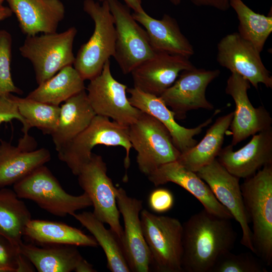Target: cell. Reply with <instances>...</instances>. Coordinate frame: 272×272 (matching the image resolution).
Wrapping results in <instances>:
<instances>
[{
    "mask_svg": "<svg viewBox=\"0 0 272 272\" xmlns=\"http://www.w3.org/2000/svg\"><path fill=\"white\" fill-rule=\"evenodd\" d=\"M194 67L187 57L155 52L137 66L130 74L134 87L160 96L173 84L181 72Z\"/></svg>",
    "mask_w": 272,
    "mask_h": 272,
    "instance_id": "ac0fdd59",
    "label": "cell"
},
{
    "mask_svg": "<svg viewBox=\"0 0 272 272\" xmlns=\"http://www.w3.org/2000/svg\"><path fill=\"white\" fill-rule=\"evenodd\" d=\"M31 220L29 209L14 190L0 188V235L20 248L25 227Z\"/></svg>",
    "mask_w": 272,
    "mask_h": 272,
    "instance_id": "f546056e",
    "label": "cell"
},
{
    "mask_svg": "<svg viewBox=\"0 0 272 272\" xmlns=\"http://www.w3.org/2000/svg\"><path fill=\"white\" fill-rule=\"evenodd\" d=\"M20 252L39 272H71L83 258L76 246L46 245L37 247L23 242Z\"/></svg>",
    "mask_w": 272,
    "mask_h": 272,
    "instance_id": "484cf974",
    "label": "cell"
},
{
    "mask_svg": "<svg viewBox=\"0 0 272 272\" xmlns=\"http://www.w3.org/2000/svg\"><path fill=\"white\" fill-rule=\"evenodd\" d=\"M0 272H2V270L0 269Z\"/></svg>",
    "mask_w": 272,
    "mask_h": 272,
    "instance_id": "f6af8a7d",
    "label": "cell"
},
{
    "mask_svg": "<svg viewBox=\"0 0 272 272\" xmlns=\"http://www.w3.org/2000/svg\"><path fill=\"white\" fill-rule=\"evenodd\" d=\"M245 208L252 224L254 254L272 264V164L266 165L240 185Z\"/></svg>",
    "mask_w": 272,
    "mask_h": 272,
    "instance_id": "7a4b0ae2",
    "label": "cell"
},
{
    "mask_svg": "<svg viewBox=\"0 0 272 272\" xmlns=\"http://www.w3.org/2000/svg\"><path fill=\"white\" fill-rule=\"evenodd\" d=\"M83 9L93 20L94 29L89 40L78 50L73 65L85 81L99 75L106 62L113 56L116 34L106 0L101 5L93 0H85Z\"/></svg>",
    "mask_w": 272,
    "mask_h": 272,
    "instance_id": "3957f363",
    "label": "cell"
},
{
    "mask_svg": "<svg viewBox=\"0 0 272 272\" xmlns=\"http://www.w3.org/2000/svg\"><path fill=\"white\" fill-rule=\"evenodd\" d=\"M77 33V29L71 27L60 33L26 36L19 51L31 62L38 85L62 68L73 65L75 56L73 47Z\"/></svg>",
    "mask_w": 272,
    "mask_h": 272,
    "instance_id": "52a82bcc",
    "label": "cell"
},
{
    "mask_svg": "<svg viewBox=\"0 0 272 272\" xmlns=\"http://www.w3.org/2000/svg\"><path fill=\"white\" fill-rule=\"evenodd\" d=\"M98 1H100V2H103V1H105V0H98Z\"/></svg>",
    "mask_w": 272,
    "mask_h": 272,
    "instance_id": "ee69618b",
    "label": "cell"
},
{
    "mask_svg": "<svg viewBox=\"0 0 272 272\" xmlns=\"http://www.w3.org/2000/svg\"><path fill=\"white\" fill-rule=\"evenodd\" d=\"M12 38L5 30H0V97L23 94L14 84L11 74Z\"/></svg>",
    "mask_w": 272,
    "mask_h": 272,
    "instance_id": "836d02e7",
    "label": "cell"
},
{
    "mask_svg": "<svg viewBox=\"0 0 272 272\" xmlns=\"http://www.w3.org/2000/svg\"><path fill=\"white\" fill-rule=\"evenodd\" d=\"M12 94L0 97V124L16 119L25 126V121L21 115L17 104L12 97Z\"/></svg>",
    "mask_w": 272,
    "mask_h": 272,
    "instance_id": "8d00e7d4",
    "label": "cell"
},
{
    "mask_svg": "<svg viewBox=\"0 0 272 272\" xmlns=\"http://www.w3.org/2000/svg\"><path fill=\"white\" fill-rule=\"evenodd\" d=\"M126 6L132 9L134 12H141L144 11L142 7V0H123Z\"/></svg>",
    "mask_w": 272,
    "mask_h": 272,
    "instance_id": "ab89813d",
    "label": "cell"
},
{
    "mask_svg": "<svg viewBox=\"0 0 272 272\" xmlns=\"http://www.w3.org/2000/svg\"><path fill=\"white\" fill-rule=\"evenodd\" d=\"M76 272H95L96 270L93 265L82 258L76 267L75 270Z\"/></svg>",
    "mask_w": 272,
    "mask_h": 272,
    "instance_id": "f35d334b",
    "label": "cell"
},
{
    "mask_svg": "<svg viewBox=\"0 0 272 272\" xmlns=\"http://www.w3.org/2000/svg\"><path fill=\"white\" fill-rule=\"evenodd\" d=\"M196 173L208 185L216 199L230 213L233 219L239 224L242 231L240 243L254 254L250 221L239 178L229 172L217 158Z\"/></svg>",
    "mask_w": 272,
    "mask_h": 272,
    "instance_id": "7c38bea8",
    "label": "cell"
},
{
    "mask_svg": "<svg viewBox=\"0 0 272 272\" xmlns=\"http://www.w3.org/2000/svg\"><path fill=\"white\" fill-rule=\"evenodd\" d=\"M229 0H191L198 7H210L221 11H226L230 8Z\"/></svg>",
    "mask_w": 272,
    "mask_h": 272,
    "instance_id": "74e56055",
    "label": "cell"
},
{
    "mask_svg": "<svg viewBox=\"0 0 272 272\" xmlns=\"http://www.w3.org/2000/svg\"><path fill=\"white\" fill-rule=\"evenodd\" d=\"M13 13L9 7L0 6V22L11 17Z\"/></svg>",
    "mask_w": 272,
    "mask_h": 272,
    "instance_id": "60d3db41",
    "label": "cell"
},
{
    "mask_svg": "<svg viewBox=\"0 0 272 272\" xmlns=\"http://www.w3.org/2000/svg\"><path fill=\"white\" fill-rule=\"evenodd\" d=\"M148 177L156 186L174 183L193 195L209 213L221 218L233 219L230 213L216 199L208 185L196 172L187 169L177 160L160 166Z\"/></svg>",
    "mask_w": 272,
    "mask_h": 272,
    "instance_id": "44dd1931",
    "label": "cell"
},
{
    "mask_svg": "<svg viewBox=\"0 0 272 272\" xmlns=\"http://www.w3.org/2000/svg\"><path fill=\"white\" fill-rule=\"evenodd\" d=\"M131 147L137 152L140 171L149 175L160 166L176 161L181 153L174 146L167 128L158 119L142 111L128 126Z\"/></svg>",
    "mask_w": 272,
    "mask_h": 272,
    "instance_id": "ba28073f",
    "label": "cell"
},
{
    "mask_svg": "<svg viewBox=\"0 0 272 272\" xmlns=\"http://www.w3.org/2000/svg\"><path fill=\"white\" fill-rule=\"evenodd\" d=\"M72 216L92 234L102 248L106 256L107 268L111 271H130L121 242L111 229H106L92 212L76 213Z\"/></svg>",
    "mask_w": 272,
    "mask_h": 272,
    "instance_id": "f1b7e54d",
    "label": "cell"
},
{
    "mask_svg": "<svg viewBox=\"0 0 272 272\" xmlns=\"http://www.w3.org/2000/svg\"><path fill=\"white\" fill-rule=\"evenodd\" d=\"M24 236L34 243L43 245H69L92 247L98 246L93 236L56 221L31 219L25 227Z\"/></svg>",
    "mask_w": 272,
    "mask_h": 272,
    "instance_id": "d4e9b609",
    "label": "cell"
},
{
    "mask_svg": "<svg viewBox=\"0 0 272 272\" xmlns=\"http://www.w3.org/2000/svg\"><path fill=\"white\" fill-rule=\"evenodd\" d=\"M170 1L172 4H173L175 5H178L181 2V0H170Z\"/></svg>",
    "mask_w": 272,
    "mask_h": 272,
    "instance_id": "b9f144b4",
    "label": "cell"
},
{
    "mask_svg": "<svg viewBox=\"0 0 272 272\" xmlns=\"http://www.w3.org/2000/svg\"><path fill=\"white\" fill-rule=\"evenodd\" d=\"M96 115L85 90L65 101L60 107L57 127L51 135L57 152L83 131Z\"/></svg>",
    "mask_w": 272,
    "mask_h": 272,
    "instance_id": "cb8c5ba5",
    "label": "cell"
},
{
    "mask_svg": "<svg viewBox=\"0 0 272 272\" xmlns=\"http://www.w3.org/2000/svg\"><path fill=\"white\" fill-rule=\"evenodd\" d=\"M77 176L80 186L91 200L93 214L102 222L109 225L121 242L123 229L116 202V187L107 175L106 164L102 157L92 153Z\"/></svg>",
    "mask_w": 272,
    "mask_h": 272,
    "instance_id": "9c48e42d",
    "label": "cell"
},
{
    "mask_svg": "<svg viewBox=\"0 0 272 272\" xmlns=\"http://www.w3.org/2000/svg\"><path fill=\"white\" fill-rule=\"evenodd\" d=\"M37 143L24 133L18 145L0 140V188L13 185L51 159L47 149H35Z\"/></svg>",
    "mask_w": 272,
    "mask_h": 272,
    "instance_id": "e0dca14e",
    "label": "cell"
},
{
    "mask_svg": "<svg viewBox=\"0 0 272 272\" xmlns=\"http://www.w3.org/2000/svg\"><path fill=\"white\" fill-rule=\"evenodd\" d=\"M26 36L56 32L64 16L60 0H6Z\"/></svg>",
    "mask_w": 272,
    "mask_h": 272,
    "instance_id": "7402d4cb",
    "label": "cell"
},
{
    "mask_svg": "<svg viewBox=\"0 0 272 272\" xmlns=\"http://www.w3.org/2000/svg\"><path fill=\"white\" fill-rule=\"evenodd\" d=\"M85 89L84 80L73 65H69L38 85L26 97L50 105L59 106Z\"/></svg>",
    "mask_w": 272,
    "mask_h": 272,
    "instance_id": "83f0119b",
    "label": "cell"
},
{
    "mask_svg": "<svg viewBox=\"0 0 272 272\" xmlns=\"http://www.w3.org/2000/svg\"><path fill=\"white\" fill-rule=\"evenodd\" d=\"M220 74L219 70H207L195 67L180 73L173 84L160 97L175 113V119H183L192 110H213L214 105L206 97L208 85Z\"/></svg>",
    "mask_w": 272,
    "mask_h": 272,
    "instance_id": "5bb4252c",
    "label": "cell"
},
{
    "mask_svg": "<svg viewBox=\"0 0 272 272\" xmlns=\"http://www.w3.org/2000/svg\"><path fill=\"white\" fill-rule=\"evenodd\" d=\"M263 262L250 252L228 251L217 261L211 272H267Z\"/></svg>",
    "mask_w": 272,
    "mask_h": 272,
    "instance_id": "d6a6232c",
    "label": "cell"
},
{
    "mask_svg": "<svg viewBox=\"0 0 272 272\" xmlns=\"http://www.w3.org/2000/svg\"><path fill=\"white\" fill-rule=\"evenodd\" d=\"M229 2L239 22L238 34L261 52L272 32V16L255 13L242 0H229Z\"/></svg>",
    "mask_w": 272,
    "mask_h": 272,
    "instance_id": "4dcf8cb0",
    "label": "cell"
},
{
    "mask_svg": "<svg viewBox=\"0 0 272 272\" xmlns=\"http://www.w3.org/2000/svg\"><path fill=\"white\" fill-rule=\"evenodd\" d=\"M148 201L149 207L152 211L161 214L166 213L172 208L174 198L169 189L159 188L150 193Z\"/></svg>",
    "mask_w": 272,
    "mask_h": 272,
    "instance_id": "d590c367",
    "label": "cell"
},
{
    "mask_svg": "<svg viewBox=\"0 0 272 272\" xmlns=\"http://www.w3.org/2000/svg\"><path fill=\"white\" fill-rule=\"evenodd\" d=\"M260 53L251 43L234 32L226 35L218 43L217 60L231 73L247 80L255 89L259 83L272 88V77Z\"/></svg>",
    "mask_w": 272,
    "mask_h": 272,
    "instance_id": "4fadbf2b",
    "label": "cell"
},
{
    "mask_svg": "<svg viewBox=\"0 0 272 272\" xmlns=\"http://www.w3.org/2000/svg\"><path fill=\"white\" fill-rule=\"evenodd\" d=\"M6 0H0V6L3 5V2Z\"/></svg>",
    "mask_w": 272,
    "mask_h": 272,
    "instance_id": "7bdbcfd3",
    "label": "cell"
},
{
    "mask_svg": "<svg viewBox=\"0 0 272 272\" xmlns=\"http://www.w3.org/2000/svg\"><path fill=\"white\" fill-rule=\"evenodd\" d=\"M233 116L231 112L218 117L207 130L203 139L186 152L181 153L177 161L187 169L196 172L216 159Z\"/></svg>",
    "mask_w": 272,
    "mask_h": 272,
    "instance_id": "4316f807",
    "label": "cell"
},
{
    "mask_svg": "<svg viewBox=\"0 0 272 272\" xmlns=\"http://www.w3.org/2000/svg\"><path fill=\"white\" fill-rule=\"evenodd\" d=\"M114 19L116 40L113 57L123 74L126 75L139 64L153 56L145 29L133 18L129 7L118 0H106Z\"/></svg>",
    "mask_w": 272,
    "mask_h": 272,
    "instance_id": "30bf717a",
    "label": "cell"
},
{
    "mask_svg": "<svg viewBox=\"0 0 272 272\" xmlns=\"http://www.w3.org/2000/svg\"><path fill=\"white\" fill-rule=\"evenodd\" d=\"M132 15L145 28L155 52L188 58L194 54L193 46L181 32L177 21L170 15L164 14L160 20L151 17L145 11L134 12Z\"/></svg>",
    "mask_w": 272,
    "mask_h": 272,
    "instance_id": "603a6c76",
    "label": "cell"
},
{
    "mask_svg": "<svg viewBox=\"0 0 272 272\" xmlns=\"http://www.w3.org/2000/svg\"><path fill=\"white\" fill-rule=\"evenodd\" d=\"M20 198L31 200L56 216H72L77 211L92 206L88 194L73 195L67 193L45 165H42L13 184Z\"/></svg>",
    "mask_w": 272,
    "mask_h": 272,
    "instance_id": "5b68a950",
    "label": "cell"
},
{
    "mask_svg": "<svg viewBox=\"0 0 272 272\" xmlns=\"http://www.w3.org/2000/svg\"><path fill=\"white\" fill-rule=\"evenodd\" d=\"M90 81L87 94L96 115L127 126L136 121L142 111L130 103L126 94L127 86L112 76L110 60L101 73Z\"/></svg>",
    "mask_w": 272,
    "mask_h": 272,
    "instance_id": "8fae6325",
    "label": "cell"
},
{
    "mask_svg": "<svg viewBox=\"0 0 272 272\" xmlns=\"http://www.w3.org/2000/svg\"><path fill=\"white\" fill-rule=\"evenodd\" d=\"M230 220L203 209L182 225L183 271L211 272L218 259L232 250L237 234Z\"/></svg>",
    "mask_w": 272,
    "mask_h": 272,
    "instance_id": "6da1fadb",
    "label": "cell"
},
{
    "mask_svg": "<svg viewBox=\"0 0 272 272\" xmlns=\"http://www.w3.org/2000/svg\"><path fill=\"white\" fill-rule=\"evenodd\" d=\"M140 219L151 263L158 272H182L183 225L174 218L142 210Z\"/></svg>",
    "mask_w": 272,
    "mask_h": 272,
    "instance_id": "8992f818",
    "label": "cell"
},
{
    "mask_svg": "<svg viewBox=\"0 0 272 272\" xmlns=\"http://www.w3.org/2000/svg\"><path fill=\"white\" fill-rule=\"evenodd\" d=\"M128 128L127 126L110 120L109 118L96 115L83 131L57 151L58 158L66 164L74 175L77 176L83 165L90 159L95 146H121L125 150L124 166L127 170L132 148Z\"/></svg>",
    "mask_w": 272,
    "mask_h": 272,
    "instance_id": "277c9868",
    "label": "cell"
},
{
    "mask_svg": "<svg viewBox=\"0 0 272 272\" xmlns=\"http://www.w3.org/2000/svg\"><path fill=\"white\" fill-rule=\"evenodd\" d=\"M249 82L236 73H231L227 81L225 93L231 96L235 109L229 128L232 135L231 145L237 144L261 131L271 127L270 113L262 106L254 107L249 99Z\"/></svg>",
    "mask_w": 272,
    "mask_h": 272,
    "instance_id": "9a60e30c",
    "label": "cell"
},
{
    "mask_svg": "<svg viewBox=\"0 0 272 272\" xmlns=\"http://www.w3.org/2000/svg\"><path fill=\"white\" fill-rule=\"evenodd\" d=\"M116 198L124 225L121 244L130 271L148 272L151 258L140 219L143 201L129 196L121 187L116 188Z\"/></svg>",
    "mask_w": 272,
    "mask_h": 272,
    "instance_id": "2e32d148",
    "label": "cell"
},
{
    "mask_svg": "<svg viewBox=\"0 0 272 272\" xmlns=\"http://www.w3.org/2000/svg\"><path fill=\"white\" fill-rule=\"evenodd\" d=\"M128 99L133 107L153 116L168 130L175 147L183 153L194 146L197 141L193 138L212 122L213 116L197 126L188 128L179 125L175 113L165 104L160 96L144 92L137 88H127Z\"/></svg>",
    "mask_w": 272,
    "mask_h": 272,
    "instance_id": "ffe728a7",
    "label": "cell"
},
{
    "mask_svg": "<svg viewBox=\"0 0 272 272\" xmlns=\"http://www.w3.org/2000/svg\"><path fill=\"white\" fill-rule=\"evenodd\" d=\"M12 95L25 121V126L22 128L23 133H28L30 128L36 127L43 133L51 135L57 125L60 107Z\"/></svg>",
    "mask_w": 272,
    "mask_h": 272,
    "instance_id": "1f68e13d",
    "label": "cell"
},
{
    "mask_svg": "<svg viewBox=\"0 0 272 272\" xmlns=\"http://www.w3.org/2000/svg\"><path fill=\"white\" fill-rule=\"evenodd\" d=\"M229 145L222 149L217 159L232 175L239 179L255 174L264 166L272 164V127L252 135L238 151Z\"/></svg>",
    "mask_w": 272,
    "mask_h": 272,
    "instance_id": "d6986e66",
    "label": "cell"
},
{
    "mask_svg": "<svg viewBox=\"0 0 272 272\" xmlns=\"http://www.w3.org/2000/svg\"><path fill=\"white\" fill-rule=\"evenodd\" d=\"M0 269L2 272L34 271L29 260L20 248L6 237L0 235Z\"/></svg>",
    "mask_w": 272,
    "mask_h": 272,
    "instance_id": "e575fe53",
    "label": "cell"
}]
</instances>
